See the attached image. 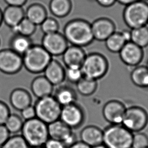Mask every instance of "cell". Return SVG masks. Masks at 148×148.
Segmentation results:
<instances>
[{
    "label": "cell",
    "mask_w": 148,
    "mask_h": 148,
    "mask_svg": "<svg viewBox=\"0 0 148 148\" xmlns=\"http://www.w3.org/2000/svg\"><path fill=\"white\" fill-rule=\"evenodd\" d=\"M21 132L29 147L43 146L49 138L48 124L36 117L25 121Z\"/></svg>",
    "instance_id": "2"
},
{
    "label": "cell",
    "mask_w": 148,
    "mask_h": 148,
    "mask_svg": "<svg viewBox=\"0 0 148 148\" xmlns=\"http://www.w3.org/2000/svg\"><path fill=\"white\" fill-rule=\"evenodd\" d=\"M91 30L95 40L104 41L116 32L113 21L107 17L97 18L91 23Z\"/></svg>",
    "instance_id": "14"
},
{
    "label": "cell",
    "mask_w": 148,
    "mask_h": 148,
    "mask_svg": "<svg viewBox=\"0 0 148 148\" xmlns=\"http://www.w3.org/2000/svg\"><path fill=\"white\" fill-rule=\"evenodd\" d=\"M27 0H4L8 6L23 7L27 3Z\"/></svg>",
    "instance_id": "40"
},
{
    "label": "cell",
    "mask_w": 148,
    "mask_h": 148,
    "mask_svg": "<svg viewBox=\"0 0 148 148\" xmlns=\"http://www.w3.org/2000/svg\"><path fill=\"white\" fill-rule=\"evenodd\" d=\"M3 23V14L2 11L0 9V26L2 25Z\"/></svg>",
    "instance_id": "46"
},
{
    "label": "cell",
    "mask_w": 148,
    "mask_h": 148,
    "mask_svg": "<svg viewBox=\"0 0 148 148\" xmlns=\"http://www.w3.org/2000/svg\"><path fill=\"white\" fill-rule=\"evenodd\" d=\"M29 146L21 135L10 136L1 148H29Z\"/></svg>",
    "instance_id": "32"
},
{
    "label": "cell",
    "mask_w": 148,
    "mask_h": 148,
    "mask_svg": "<svg viewBox=\"0 0 148 148\" xmlns=\"http://www.w3.org/2000/svg\"><path fill=\"white\" fill-rule=\"evenodd\" d=\"M10 133L4 125H0V147L10 138Z\"/></svg>",
    "instance_id": "39"
},
{
    "label": "cell",
    "mask_w": 148,
    "mask_h": 148,
    "mask_svg": "<svg viewBox=\"0 0 148 148\" xmlns=\"http://www.w3.org/2000/svg\"><path fill=\"white\" fill-rule=\"evenodd\" d=\"M133 135L122 124H111L103 130V144L107 148H132Z\"/></svg>",
    "instance_id": "4"
},
{
    "label": "cell",
    "mask_w": 148,
    "mask_h": 148,
    "mask_svg": "<svg viewBox=\"0 0 148 148\" xmlns=\"http://www.w3.org/2000/svg\"><path fill=\"white\" fill-rule=\"evenodd\" d=\"M62 56L63 62L66 68H81L86 54L82 47L71 45L68 46Z\"/></svg>",
    "instance_id": "15"
},
{
    "label": "cell",
    "mask_w": 148,
    "mask_h": 148,
    "mask_svg": "<svg viewBox=\"0 0 148 148\" xmlns=\"http://www.w3.org/2000/svg\"><path fill=\"white\" fill-rule=\"evenodd\" d=\"M146 68H147V69L148 70V60H147V64H146Z\"/></svg>",
    "instance_id": "48"
},
{
    "label": "cell",
    "mask_w": 148,
    "mask_h": 148,
    "mask_svg": "<svg viewBox=\"0 0 148 148\" xmlns=\"http://www.w3.org/2000/svg\"><path fill=\"white\" fill-rule=\"evenodd\" d=\"M83 77L81 68L68 67L65 69V78L70 82L76 84Z\"/></svg>",
    "instance_id": "34"
},
{
    "label": "cell",
    "mask_w": 148,
    "mask_h": 148,
    "mask_svg": "<svg viewBox=\"0 0 148 148\" xmlns=\"http://www.w3.org/2000/svg\"><path fill=\"white\" fill-rule=\"evenodd\" d=\"M144 1H146V2H148V0H144Z\"/></svg>",
    "instance_id": "50"
},
{
    "label": "cell",
    "mask_w": 148,
    "mask_h": 148,
    "mask_svg": "<svg viewBox=\"0 0 148 148\" xmlns=\"http://www.w3.org/2000/svg\"><path fill=\"white\" fill-rule=\"evenodd\" d=\"M85 118L84 111L76 103L62 107L60 120L72 130L82 126Z\"/></svg>",
    "instance_id": "9"
},
{
    "label": "cell",
    "mask_w": 148,
    "mask_h": 148,
    "mask_svg": "<svg viewBox=\"0 0 148 148\" xmlns=\"http://www.w3.org/2000/svg\"><path fill=\"white\" fill-rule=\"evenodd\" d=\"M49 10L54 16L63 18L70 14L72 10L71 0H50Z\"/></svg>",
    "instance_id": "25"
},
{
    "label": "cell",
    "mask_w": 148,
    "mask_h": 148,
    "mask_svg": "<svg viewBox=\"0 0 148 148\" xmlns=\"http://www.w3.org/2000/svg\"><path fill=\"white\" fill-rule=\"evenodd\" d=\"M130 78L136 86L143 89H148V70L146 66L134 67L131 72Z\"/></svg>",
    "instance_id": "26"
},
{
    "label": "cell",
    "mask_w": 148,
    "mask_h": 148,
    "mask_svg": "<svg viewBox=\"0 0 148 148\" xmlns=\"http://www.w3.org/2000/svg\"><path fill=\"white\" fill-rule=\"evenodd\" d=\"M124 23L130 29L147 25L148 2L138 0L126 5L123 12Z\"/></svg>",
    "instance_id": "6"
},
{
    "label": "cell",
    "mask_w": 148,
    "mask_h": 148,
    "mask_svg": "<svg viewBox=\"0 0 148 148\" xmlns=\"http://www.w3.org/2000/svg\"><path fill=\"white\" fill-rule=\"evenodd\" d=\"M21 115L25 121L32 119L36 117V111L34 106L32 105L27 107L21 111Z\"/></svg>",
    "instance_id": "37"
},
{
    "label": "cell",
    "mask_w": 148,
    "mask_h": 148,
    "mask_svg": "<svg viewBox=\"0 0 148 148\" xmlns=\"http://www.w3.org/2000/svg\"><path fill=\"white\" fill-rule=\"evenodd\" d=\"M0 148H1V147H0Z\"/></svg>",
    "instance_id": "53"
},
{
    "label": "cell",
    "mask_w": 148,
    "mask_h": 148,
    "mask_svg": "<svg viewBox=\"0 0 148 148\" xmlns=\"http://www.w3.org/2000/svg\"><path fill=\"white\" fill-rule=\"evenodd\" d=\"M63 35L68 43L80 47L88 46L95 40L90 23L83 19L69 21L64 27Z\"/></svg>",
    "instance_id": "1"
},
{
    "label": "cell",
    "mask_w": 148,
    "mask_h": 148,
    "mask_svg": "<svg viewBox=\"0 0 148 148\" xmlns=\"http://www.w3.org/2000/svg\"><path fill=\"white\" fill-rule=\"evenodd\" d=\"M148 148V147H147V148Z\"/></svg>",
    "instance_id": "52"
},
{
    "label": "cell",
    "mask_w": 148,
    "mask_h": 148,
    "mask_svg": "<svg viewBox=\"0 0 148 148\" xmlns=\"http://www.w3.org/2000/svg\"><path fill=\"white\" fill-rule=\"evenodd\" d=\"M147 25H148V24H147Z\"/></svg>",
    "instance_id": "51"
},
{
    "label": "cell",
    "mask_w": 148,
    "mask_h": 148,
    "mask_svg": "<svg viewBox=\"0 0 148 148\" xmlns=\"http://www.w3.org/2000/svg\"><path fill=\"white\" fill-rule=\"evenodd\" d=\"M91 148H107L106 146L103 145V144H101V145H99L97 146H94L93 147H91Z\"/></svg>",
    "instance_id": "45"
},
{
    "label": "cell",
    "mask_w": 148,
    "mask_h": 148,
    "mask_svg": "<svg viewBox=\"0 0 148 148\" xmlns=\"http://www.w3.org/2000/svg\"><path fill=\"white\" fill-rule=\"evenodd\" d=\"M119 54L123 63L130 67L140 65L144 58L143 49L131 41L126 43Z\"/></svg>",
    "instance_id": "12"
},
{
    "label": "cell",
    "mask_w": 148,
    "mask_h": 148,
    "mask_svg": "<svg viewBox=\"0 0 148 148\" xmlns=\"http://www.w3.org/2000/svg\"><path fill=\"white\" fill-rule=\"evenodd\" d=\"M97 4L104 8L113 6L116 2V0H95Z\"/></svg>",
    "instance_id": "41"
},
{
    "label": "cell",
    "mask_w": 148,
    "mask_h": 148,
    "mask_svg": "<svg viewBox=\"0 0 148 148\" xmlns=\"http://www.w3.org/2000/svg\"><path fill=\"white\" fill-rule=\"evenodd\" d=\"M41 29L44 34L58 32L59 29V23L56 19L47 17L40 25Z\"/></svg>",
    "instance_id": "33"
},
{
    "label": "cell",
    "mask_w": 148,
    "mask_h": 148,
    "mask_svg": "<svg viewBox=\"0 0 148 148\" xmlns=\"http://www.w3.org/2000/svg\"><path fill=\"white\" fill-rule=\"evenodd\" d=\"M48 130L49 138L63 143L74 134L72 129L60 119L48 124Z\"/></svg>",
    "instance_id": "17"
},
{
    "label": "cell",
    "mask_w": 148,
    "mask_h": 148,
    "mask_svg": "<svg viewBox=\"0 0 148 148\" xmlns=\"http://www.w3.org/2000/svg\"><path fill=\"white\" fill-rule=\"evenodd\" d=\"M30 37L15 34L10 41V49L19 55L23 56L33 45Z\"/></svg>",
    "instance_id": "24"
},
{
    "label": "cell",
    "mask_w": 148,
    "mask_h": 148,
    "mask_svg": "<svg viewBox=\"0 0 148 148\" xmlns=\"http://www.w3.org/2000/svg\"><path fill=\"white\" fill-rule=\"evenodd\" d=\"M22 118L16 114H11L9 116L4 125L10 134H15L21 132L23 124Z\"/></svg>",
    "instance_id": "31"
},
{
    "label": "cell",
    "mask_w": 148,
    "mask_h": 148,
    "mask_svg": "<svg viewBox=\"0 0 148 148\" xmlns=\"http://www.w3.org/2000/svg\"><path fill=\"white\" fill-rule=\"evenodd\" d=\"M81 141L93 147L103 143V130L94 125L87 126L80 132Z\"/></svg>",
    "instance_id": "18"
},
{
    "label": "cell",
    "mask_w": 148,
    "mask_h": 148,
    "mask_svg": "<svg viewBox=\"0 0 148 148\" xmlns=\"http://www.w3.org/2000/svg\"><path fill=\"white\" fill-rule=\"evenodd\" d=\"M148 124V114L142 107L132 106L126 109L122 125L130 131L140 132Z\"/></svg>",
    "instance_id": "8"
},
{
    "label": "cell",
    "mask_w": 148,
    "mask_h": 148,
    "mask_svg": "<svg viewBox=\"0 0 148 148\" xmlns=\"http://www.w3.org/2000/svg\"><path fill=\"white\" fill-rule=\"evenodd\" d=\"M147 147H148V136L140 132L134 134L132 148H146Z\"/></svg>",
    "instance_id": "35"
},
{
    "label": "cell",
    "mask_w": 148,
    "mask_h": 148,
    "mask_svg": "<svg viewBox=\"0 0 148 148\" xmlns=\"http://www.w3.org/2000/svg\"><path fill=\"white\" fill-rule=\"evenodd\" d=\"M97 81L83 77L76 83L77 89L80 95L88 97L97 90Z\"/></svg>",
    "instance_id": "29"
},
{
    "label": "cell",
    "mask_w": 148,
    "mask_h": 148,
    "mask_svg": "<svg viewBox=\"0 0 148 148\" xmlns=\"http://www.w3.org/2000/svg\"><path fill=\"white\" fill-rule=\"evenodd\" d=\"M89 2H93V1H95V0H88Z\"/></svg>",
    "instance_id": "49"
},
{
    "label": "cell",
    "mask_w": 148,
    "mask_h": 148,
    "mask_svg": "<svg viewBox=\"0 0 148 148\" xmlns=\"http://www.w3.org/2000/svg\"><path fill=\"white\" fill-rule=\"evenodd\" d=\"M52 57L41 45L33 44L22 56L23 66L31 73H41L51 62Z\"/></svg>",
    "instance_id": "3"
},
{
    "label": "cell",
    "mask_w": 148,
    "mask_h": 148,
    "mask_svg": "<svg viewBox=\"0 0 148 148\" xmlns=\"http://www.w3.org/2000/svg\"><path fill=\"white\" fill-rule=\"evenodd\" d=\"M32 99L29 93L24 89L16 88L12 91L10 102L14 109L21 111L31 106Z\"/></svg>",
    "instance_id": "19"
},
{
    "label": "cell",
    "mask_w": 148,
    "mask_h": 148,
    "mask_svg": "<svg viewBox=\"0 0 148 148\" xmlns=\"http://www.w3.org/2000/svg\"><path fill=\"white\" fill-rule=\"evenodd\" d=\"M68 148H91L82 141H77Z\"/></svg>",
    "instance_id": "43"
},
{
    "label": "cell",
    "mask_w": 148,
    "mask_h": 148,
    "mask_svg": "<svg viewBox=\"0 0 148 148\" xmlns=\"http://www.w3.org/2000/svg\"><path fill=\"white\" fill-rule=\"evenodd\" d=\"M29 148H44L43 146H40V147H30Z\"/></svg>",
    "instance_id": "47"
},
{
    "label": "cell",
    "mask_w": 148,
    "mask_h": 148,
    "mask_svg": "<svg viewBox=\"0 0 148 148\" xmlns=\"http://www.w3.org/2000/svg\"><path fill=\"white\" fill-rule=\"evenodd\" d=\"M105 42L107 49L114 53H119L126 43L122 36L120 32H115L114 33L105 41Z\"/></svg>",
    "instance_id": "28"
},
{
    "label": "cell",
    "mask_w": 148,
    "mask_h": 148,
    "mask_svg": "<svg viewBox=\"0 0 148 148\" xmlns=\"http://www.w3.org/2000/svg\"><path fill=\"white\" fill-rule=\"evenodd\" d=\"M34 108L36 118L47 124L60 119L62 107L52 95L38 99Z\"/></svg>",
    "instance_id": "7"
},
{
    "label": "cell",
    "mask_w": 148,
    "mask_h": 148,
    "mask_svg": "<svg viewBox=\"0 0 148 148\" xmlns=\"http://www.w3.org/2000/svg\"><path fill=\"white\" fill-rule=\"evenodd\" d=\"M68 44L64 35L58 32L44 34L41 45L52 56H58L64 53L69 46Z\"/></svg>",
    "instance_id": "11"
},
{
    "label": "cell",
    "mask_w": 148,
    "mask_h": 148,
    "mask_svg": "<svg viewBox=\"0 0 148 148\" xmlns=\"http://www.w3.org/2000/svg\"><path fill=\"white\" fill-rule=\"evenodd\" d=\"M53 97L62 107L76 103V93L68 85H61L56 89Z\"/></svg>",
    "instance_id": "22"
},
{
    "label": "cell",
    "mask_w": 148,
    "mask_h": 148,
    "mask_svg": "<svg viewBox=\"0 0 148 148\" xmlns=\"http://www.w3.org/2000/svg\"><path fill=\"white\" fill-rule=\"evenodd\" d=\"M36 28L37 25L25 17L16 27L12 28L11 30L14 34L30 37L35 33Z\"/></svg>",
    "instance_id": "30"
},
{
    "label": "cell",
    "mask_w": 148,
    "mask_h": 148,
    "mask_svg": "<svg viewBox=\"0 0 148 148\" xmlns=\"http://www.w3.org/2000/svg\"><path fill=\"white\" fill-rule=\"evenodd\" d=\"M43 72L44 76L53 86L61 84L66 79L65 69L56 60L52 59Z\"/></svg>",
    "instance_id": "16"
},
{
    "label": "cell",
    "mask_w": 148,
    "mask_h": 148,
    "mask_svg": "<svg viewBox=\"0 0 148 148\" xmlns=\"http://www.w3.org/2000/svg\"><path fill=\"white\" fill-rule=\"evenodd\" d=\"M131 30V42L142 48L148 46V26L145 25Z\"/></svg>",
    "instance_id": "27"
},
{
    "label": "cell",
    "mask_w": 148,
    "mask_h": 148,
    "mask_svg": "<svg viewBox=\"0 0 148 148\" xmlns=\"http://www.w3.org/2000/svg\"><path fill=\"white\" fill-rule=\"evenodd\" d=\"M3 22L12 29L16 27L25 17L23 7L8 6L2 11Z\"/></svg>",
    "instance_id": "21"
},
{
    "label": "cell",
    "mask_w": 148,
    "mask_h": 148,
    "mask_svg": "<svg viewBox=\"0 0 148 148\" xmlns=\"http://www.w3.org/2000/svg\"><path fill=\"white\" fill-rule=\"evenodd\" d=\"M120 33L126 43L131 41V30L124 29L120 32Z\"/></svg>",
    "instance_id": "42"
},
{
    "label": "cell",
    "mask_w": 148,
    "mask_h": 148,
    "mask_svg": "<svg viewBox=\"0 0 148 148\" xmlns=\"http://www.w3.org/2000/svg\"><path fill=\"white\" fill-rule=\"evenodd\" d=\"M25 17L36 25H40L47 17L45 8L39 3L31 5L25 12Z\"/></svg>",
    "instance_id": "23"
},
{
    "label": "cell",
    "mask_w": 148,
    "mask_h": 148,
    "mask_svg": "<svg viewBox=\"0 0 148 148\" xmlns=\"http://www.w3.org/2000/svg\"><path fill=\"white\" fill-rule=\"evenodd\" d=\"M53 89V85L44 76L35 78L31 84V90L33 95L38 99L51 95Z\"/></svg>",
    "instance_id": "20"
},
{
    "label": "cell",
    "mask_w": 148,
    "mask_h": 148,
    "mask_svg": "<svg viewBox=\"0 0 148 148\" xmlns=\"http://www.w3.org/2000/svg\"><path fill=\"white\" fill-rule=\"evenodd\" d=\"M10 111L5 103L0 101V125H4L9 115Z\"/></svg>",
    "instance_id": "36"
},
{
    "label": "cell",
    "mask_w": 148,
    "mask_h": 148,
    "mask_svg": "<svg viewBox=\"0 0 148 148\" xmlns=\"http://www.w3.org/2000/svg\"><path fill=\"white\" fill-rule=\"evenodd\" d=\"M138 0H116V2L120 4L124 5L125 6L128 5L132 3L135 2L136 1H138Z\"/></svg>",
    "instance_id": "44"
},
{
    "label": "cell",
    "mask_w": 148,
    "mask_h": 148,
    "mask_svg": "<svg viewBox=\"0 0 148 148\" xmlns=\"http://www.w3.org/2000/svg\"><path fill=\"white\" fill-rule=\"evenodd\" d=\"M109 67V62L106 57L95 52L86 54L81 66V70L83 77L97 81L107 74Z\"/></svg>",
    "instance_id": "5"
},
{
    "label": "cell",
    "mask_w": 148,
    "mask_h": 148,
    "mask_svg": "<svg viewBox=\"0 0 148 148\" xmlns=\"http://www.w3.org/2000/svg\"><path fill=\"white\" fill-rule=\"evenodd\" d=\"M44 148H67L62 142L49 138L43 146Z\"/></svg>",
    "instance_id": "38"
},
{
    "label": "cell",
    "mask_w": 148,
    "mask_h": 148,
    "mask_svg": "<svg viewBox=\"0 0 148 148\" xmlns=\"http://www.w3.org/2000/svg\"><path fill=\"white\" fill-rule=\"evenodd\" d=\"M23 66L22 56L9 49L0 50V71L8 75L16 74Z\"/></svg>",
    "instance_id": "10"
},
{
    "label": "cell",
    "mask_w": 148,
    "mask_h": 148,
    "mask_svg": "<svg viewBox=\"0 0 148 148\" xmlns=\"http://www.w3.org/2000/svg\"><path fill=\"white\" fill-rule=\"evenodd\" d=\"M126 108L121 101L111 100L106 103L103 107V117L112 125L121 124Z\"/></svg>",
    "instance_id": "13"
}]
</instances>
